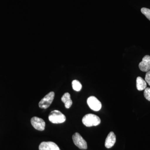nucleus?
Wrapping results in <instances>:
<instances>
[{
    "instance_id": "1",
    "label": "nucleus",
    "mask_w": 150,
    "mask_h": 150,
    "mask_svg": "<svg viewBox=\"0 0 150 150\" xmlns=\"http://www.w3.org/2000/svg\"><path fill=\"white\" fill-rule=\"evenodd\" d=\"M82 122L87 127L97 126L100 124L101 121L97 115L93 114H88L83 116Z\"/></svg>"
},
{
    "instance_id": "4",
    "label": "nucleus",
    "mask_w": 150,
    "mask_h": 150,
    "mask_svg": "<svg viewBox=\"0 0 150 150\" xmlns=\"http://www.w3.org/2000/svg\"><path fill=\"white\" fill-rule=\"evenodd\" d=\"M73 142L79 149L82 150L87 149V144L81 135L78 133H76L72 137Z\"/></svg>"
},
{
    "instance_id": "6",
    "label": "nucleus",
    "mask_w": 150,
    "mask_h": 150,
    "mask_svg": "<svg viewBox=\"0 0 150 150\" xmlns=\"http://www.w3.org/2000/svg\"><path fill=\"white\" fill-rule=\"evenodd\" d=\"M32 126L38 131H43L45 129V122L42 118L33 117L30 120Z\"/></svg>"
},
{
    "instance_id": "5",
    "label": "nucleus",
    "mask_w": 150,
    "mask_h": 150,
    "mask_svg": "<svg viewBox=\"0 0 150 150\" xmlns=\"http://www.w3.org/2000/svg\"><path fill=\"white\" fill-rule=\"evenodd\" d=\"M89 107L94 111H99L102 107L101 102L96 97L91 96L87 100Z\"/></svg>"
},
{
    "instance_id": "7",
    "label": "nucleus",
    "mask_w": 150,
    "mask_h": 150,
    "mask_svg": "<svg viewBox=\"0 0 150 150\" xmlns=\"http://www.w3.org/2000/svg\"><path fill=\"white\" fill-rule=\"evenodd\" d=\"M39 150H60L58 145L53 142H43L39 146Z\"/></svg>"
},
{
    "instance_id": "15",
    "label": "nucleus",
    "mask_w": 150,
    "mask_h": 150,
    "mask_svg": "<svg viewBox=\"0 0 150 150\" xmlns=\"http://www.w3.org/2000/svg\"><path fill=\"white\" fill-rule=\"evenodd\" d=\"M145 81L150 86V70L146 74L145 76Z\"/></svg>"
},
{
    "instance_id": "8",
    "label": "nucleus",
    "mask_w": 150,
    "mask_h": 150,
    "mask_svg": "<svg viewBox=\"0 0 150 150\" xmlns=\"http://www.w3.org/2000/svg\"><path fill=\"white\" fill-rule=\"evenodd\" d=\"M139 68L143 72L149 71L150 70V56L146 55L139 64Z\"/></svg>"
},
{
    "instance_id": "11",
    "label": "nucleus",
    "mask_w": 150,
    "mask_h": 150,
    "mask_svg": "<svg viewBox=\"0 0 150 150\" xmlns=\"http://www.w3.org/2000/svg\"><path fill=\"white\" fill-rule=\"evenodd\" d=\"M147 83L141 77H138L137 79V87L138 90L143 91L146 88Z\"/></svg>"
},
{
    "instance_id": "2",
    "label": "nucleus",
    "mask_w": 150,
    "mask_h": 150,
    "mask_svg": "<svg viewBox=\"0 0 150 150\" xmlns=\"http://www.w3.org/2000/svg\"><path fill=\"white\" fill-rule=\"evenodd\" d=\"M48 119L51 123L58 124L64 122L66 120V117L59 110H54L50 112Z\"/></svg>"
},
{
    "instance_id": "13",
    "label": "nucleus",
    "mask_w": 150,
    "mask_h": 150,
    "mask_svg": "<svg viewBox=\"0 0 150 150\" xmlns=\"http://www.w3.org/2000/svg\"><path fill=\"white\" fill-rule=\"evenodd\" d=\"M141 12L150 21V9L146 8H143L141 9Z\"/></svg>"
},
{
    "instance_id": "9",
    "label": "nucleus",
    "mask_w": 150,
    "mask_h": 150,
    "mask_svg": "<svg viewBox=\"0 0 150 150\" xmlns=\"http://www.w3.org/2000/svg\"><path fill=\"white\" fill-rule=\"evenodd\" d=\"M116 142V137L113 132H110L108 135L105 141V146L107 149L112 147Z\"/></svg>"
},
{
    "instance_id": "14",
    "label": "nucleus",
    "mask_w": 150,
    "mask_h": 150,
    "mask_svg": "<svg viewBox=\"0 0 150 150\" xmlns=\"http://www.w3.org/2000/svg\"><path fill=\"white\" fill-rule=\"evenodd\" d=\"M144 96L145 98L147 100L150 101V88H146L144 90Z\"/></svg>"
},
{
    "instance_id": "10",
    "label": "nucleus",
    "mask_w": 150,
    "mask_h": 150,
    "mask_svg": "<svg viewBox=\"0 0 150 150\" xmlns=\"http://www.w3.org/2000/svg\"><path fill=\"white\" fill-rule=\"evenodd\" d=\"M62 102L64 103L65 107L67 108H69L72 105L73 102L71 98V95L69 93H66L62 97Z\"/></svg>"
},
{
    "instance_id": "12",
    "label": "nucleus",
    "mask_w": 150,
    "mask_h": 150,
    "mask_svg": "<svg viewBox=\"0 0 150 150\" xmlns=\"http://www.w3.org/2000/svg\"><path fill=\"white\" fill-rule=\"evenodd\" d=\"M72 85L73 89L76 91H80L82 87L81 83L79 81L76 80L73 81L72 82Z\"/></svg>"
},
{
    "instance_id": "3",
    "label": "nucleus",
    "mask_w": 150,
    "mask_h": 150,
    "mask_svg": "<svg viewBox=\"0 0 150 150\" xmlns=\"http://www.w3.org/2000/svg\"><path fill=\"white\" fill-rule=\"evenodd\" d=\"M54 96L55 93L54 92L51 91L47 94L39 102V107L43 109H46L48 108L53 102Z\"/></svg>"
}]
</instances>
